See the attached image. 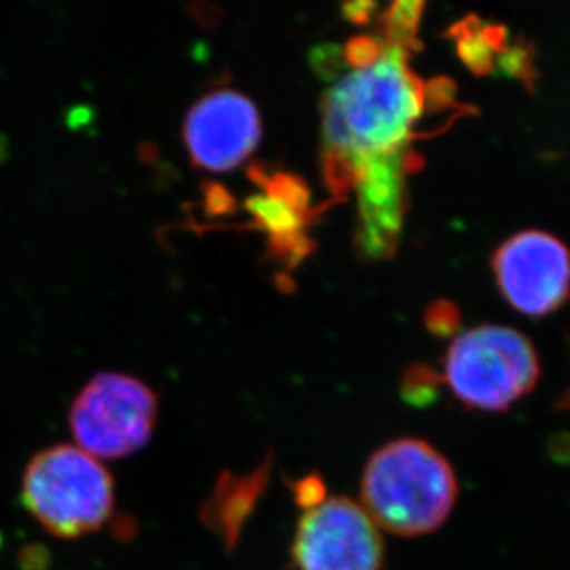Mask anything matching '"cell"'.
Segmentation results:
<instances>
[{
	"label": "cell",
	"instance_id": "obj_3",
	"mask_svg": "<svg viewBox=\"0 0 570 570\" xmlns=\"http://www.w3.org/2000/svg\"><path fill=\"white\" fill-rule=\"evenodd\" d=\"M28 513L56 538L97 532L114 511V479L80 446L56 445L32 458L22 480Z\"/></svg>",
	"mask_w": 570,
	"mask_h": 570
},
{
	"label": "cell",
	"instance_id": "obj_1",
	"mask_svg": "<svg viewBox=\"0 0 570 570\" xmlns=\"http://www.w3.org/2000/svg\"><path fill=\"white\" fill-rule=\"evenodd\" d=\"M410 55L386 43L375 63L342 76L323 98V176L336 196L355 190L367 168L420 163L410 145L431 100Z\"/></svg>",
	"mask_w": 570,
	"mask_h": 570
},
{
	"label": "cell",
	"instance_id": "obj_9",
	"mask_svg": "<svg viewBox=\"0 0 570 570\" xmlns=\"http://www.w3.org/2000/svg\"><path fill=\"white\" fill-rule=\"evenodd\" d=\"M246 210L257 227L268 235L272 255L294 264L308 254L307 224L311 207L263 193L248 198Z\"/></svg>",
	"mask_w": 570,
	"mask_h": 570
},
{
	"label": "cell",
	"instance_id": "obj_8",
	"mask_svg": "<svg viewBox=\"0 0 570 570\" xmlns=\"http://www.w3.org/2000/svg\"><path fill=\"white\" fill-rule=\"evenodd\" d=\"M184 137L194 167L229 173L243 165L261 142V115L243 92L210 91L187 114Z\"/></svg>",
	"mask_w": 570,
	"mask_h": 570
},
{
	"label": "cell",
	"instance_id": "obj_2",
	"mask_svg": "<svg viewBox=\"0 0 570 570\" xmlns=\"http://www.w3.org/2000/svg\"><path fill=\"white\" fill-rule=\"evenodd\" d=\"M458 479L436 446L397 438L367 458L361 476V504L384 532L420 538L436 532L458 501Z\"/></svg>",
	"mask_w": 570,
	"mask_h": 570
},
{
	"label": "cell",
	"instance_id": "obj_22",
	"mask_svg": "<svg viewBox=\"0 0 570 570\" xmlns=\"http://www.w3.org/2000/svg\"><path fill=\"white\" fill-rule=\"evenodd\" d=\"M4 151H6V146L0 145V156H2V154H4Z\"/></svg>",
	"mask_w": 570,
	"mask_h": 570
},
{
	"label": "cell",
	"instance_id": "obj_4",
	"mask_svg": "<svg viewBox=\"0 0 570 570\" xmlns=\"http://www.w3.org/2000/svg\"><path fill=\"white\" fill-rule=\"evenodd\" d=\"M442 381L471 410L499 414L532 392L539 381L538 353L515 328L480 325L454 338Z\"/></svg>",
	"mask_w": 570,
	"mask_h": 570
},
{
	"label": "cell",
	"instance_id": "obj_11",
	"mask_svg": "<svg viewBox=\"0 0 570 570\" xmlns=\"http://www.w3.org/2000/svg\"><path fill=\"white\" fill-rule=\"evenodd\" d=\"M268 471L269 460L248 476L227 479L226 484H222L220 490L216 491L215 502H213L215 515H218L215 519L216 527L226 538L227 544L237 541L246 517L254 510L258 497L263 495L268 482Z\"/></svg>",
	"mask_w": 570,
	"mask_h": 570
},
{
	"label": "cell",
	"instance_id": "obj_5",
	"mask_svg": "<svg viewBox=\"0 0 570 570\" xmlns=\"http://www.w3.org/2000/svg\"><path fill=\"white\" fill-rule=\"evenodd\" d=\"M157 421V395L139 379L98 373L70 406V431L92 458H125L150 442Z\"/></svg>",
	"mask_w": 570,
	"mask_h": 570
},
{
	"label": "cell",
	"instance_id": "obj_18",
	"mask_svg": "<svg viewBox=\"0 0 570 570\" xmlns=\"http://www.w3.org/2000/svg\"><path fill=\"white\" fill-rule=\"evenodd\" d=\"M317 55L313 56V63L316 65L317 72H322L325 78L338 76L344 67V52H340L336 47H322L316 50Z\"/></svg>",
	"mask_w": 570,
	"mask_h": 570
},
{
	"label": "cell",
	"instance_id": "obj_14",
	"mask_svg": "<svg viewBox=\"0 0 570 570\" xmlns=\"http://www.w3.org/2000/svg\"><path fill=\"white\" fill-rule=\"evenodd\" d=\"M495 70L501 75L519 78L527 86L532 87L535 80V69H533L532 47L519 41V43H510L507 52L497 58Z\"/></svg>",
	"mask_w": 570,
	"mask_h": 570
},
{
	"label": "cell",
	"instance_id": "obj_6",
	"mask_svg": "<svg viewBox=\"0 0 570 570\" xmlns=\"http://www.w3.org/2000/svg\"><path fill=\"white\" fill-rule=\"evenodd\" d=\"M291 556L296 570H382L384 539L362 504L327 497L303 511Z\"/></svg>",
	"mask_w": 570,
	"mask_h": 570
},
{
	"label": "cell",
	"instance_id": "obj_17",
	"mask_svg": "<svg viewBox=\"0 0 570 570\" xmlns=\"http://www.w3.org/2000/svg\"><path fill=\"white\" fill-rule=\"evenodd\" d=\"M291 490L294 501H296L297 507L303 508V511L313 510L327 499L325 482L316 473L307 474V476L292 482Z\"/></svg>",
	"mask_w": 570,
	"mask_h": 570
},
{
	"label": "cell",
	"instance_id": "obj_7",
	"mask_svg": "<svg viewBox=\"0 0 570 570\" xmlns=\"http://www.w3.org/2000/svg\"><path fill=\"white\" fill-rule=\"evenodd\" d=\"M502 296L528 316L554 313L570 296V254L549 233L524 232L508 238L493 257Z\"/></svg>",
	"mask_w": 570,
	"mask_h": 570
},
{
	"label": "cell",
	"instance_id": "obj_10",
	"mask_svg": "<svg viewBox=\"0 0 570 570\" xmlns=\"http://www.w3.org/2000/svg\"><path fill=\"white\" fill-rule=\"evenodd\" d=\"M451 36L456 41L460 60L476 76L491 75L497 67V58L510 47V33L507 28L491 22L480 21L479 17L469 16L451 28Z\"/></svg>",
	"mask_w": 570,
	"mask_h": 570
},
{
	"label": "cell",
	"instance_id": "obj_19",
	"mask_svg": "<svg viewBox=\"0 0 570 570\" xmlns=\"http://www.w3.org/2000/svg\"><path fill=\"white\" fill-rule=\"evenodd\" d=\"M375 8H377V6L373 4V2H353V4L344 6V16L347 17L351 22H355V24H364V22L372 19Z\"/></svg>",
	"mask_w": 570,
	"mask_h": 570
},
{
	"label": "cell",
	"instance_id": "obj_20",
	"mask_svg": "<svg viewBox=\"0 0 570 570\" xmlns=\"http://www.w3.org/2000/svg\"><path fill=\"white\" fill-rule=\"evenodd\" d=\"M207 207H209L210 213H227L229 210V204H232V198L227 196L226 190L222 189L220 185H210V190H207Z\"/></svg>",
	"mask_w": 570,
	"mask_h": 570
},
{
	"label": "cell",
	"instance_id": "obj_21",
	"mask_svg": "<svg viewBox=\"0 0 570 570\" xmlns=\"http://www.w3.org/2000/svg\"><path fill=\"white\" fill-rule=\"evenodd\" d=\"M560 410H570V387L567 390L566 395L561 397Z\"/></svg>",
	"mask_w": 570,
	"mask_h": 570
},
{
	"label": "cell",
	"instance_id": "obj_16",
	"mask_svg": "<svg viewBox=\"0 0 570 570\" xmlns=\"http://www.w3.org/2000/svg\"><path fill=\"white\" fill-rule=\"evenodd\" d=\"M384 50H386L384 39L358 36V38L351 39L350 43L345 45L344 60L353 69H362V67L375 63L384 55Z\"/></svg>",
	"mask_w": 570,
	"mask_h": 570
},
{
	"label": "cell",
	"instance_id": "obj_12",
	"mask_svg": "<svg viewBox=\"0 0 570 570\" xmlns=\"http://www.w3.org/2000/svg\"><path fill=\"white\" fill-rule=\"evenodd\" d=\"M423 10H425L423 2H409V0L393 2L381 16V38L384 39V43L403 47L410 52L420 49V41L415 36H417Z\"/></svg>",
	"mask_w": 570,
	"mask_h": 570
},
{
	"label": "cell",
	"instance_id": "obj_15",
	"mask_svg": "<svg viewBox=\"0 0 570 570\" xmlns=\"http://www.w3.org/2000/svg\"><path fill=\"white\" fill-rule=\"evenodd\" d=\"M460 322H462V316L454 303L436 302L426 308L425 325L434 336L451 338L460 327Z\"/></svg>",
	"mask_w": 570,
	"mask_h": 570
},
{
	"label": "cell",
	"instance_id": "obj_13",
	"mask_svg": "<svg viewBox=\"0 0 570 570\" xmlns=\"http://www.w3.org/2000/svg\"><path fill=\"white\" fill-rule=\"evenodd\" d=\"M442 382V375L434 372L432 367L415 364V366L409 367V372L404 373L401 393H403L406 403L423 409V406H429V404L436 401Z\"/></svg>",
	"mask_w": 570,
	"mask_h": 570
}]
</instances>
